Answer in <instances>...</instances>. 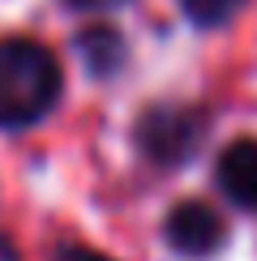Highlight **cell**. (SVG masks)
Listing matches in <instances>:
<instances>
[{
    "label": "cell",
    "instance_id": "6da1fadb",
    "mask_svg": "<svg viewBox=\"0 0 257 261\" xmlns=\"http://www.w3.org/2000/svg\"><path fill=\"white\" fill-rule=\"evenodd\" d=\"M60 60L35 39H0V128H30L60 103Z\"/></svg>",
    "mask_w": 257,
    "mask_h": 261
},
{
    "label": "cell",
    "instance_id": "7a4b0ae2",
    "mask_svg": "<svg viewBox=\"0 0 257 261\" xmlns=\"http://www.w3.org/2000/svg\"><path fill=\"white\" fill-rule=\"evenodd\" d=\"M206 133H210V116L189 103H155L142 112V120L133 128L137 150L150 163H163V167H176L189 154H197Z\"/></svg>",
    "mask_w": 257,
    "mask_h": 261
},
{
    "label": "cell",
    "instance_id": "3957f363",
    "mask_svg": "<svg viewBox=\"0 0 257 261\" xmlns=\"http://www.w3.org/2000/svg\"><path fill=\"white\" fill-rule=\"evenodd\" d=\"M163 240L171 244V253L176 257H214L227 240V223H223V214L214 210L206 201H176L163 223Z\"/></svg>",
    "mask_w": 257,
    "mask_h": 261
},
{
    "label": "cell",
    "instance_id": "277c9868",
    "mask_svg": "<svg viewBox=\"0 0 257 261\" xmlns=\"http://www.w3.org/2000/svg\"><path fill=\"white\" fill-rule=\"evenodd\" d=\"M214 180L236 210L257 214V137H236L214 163Z\"/></svg>",
    "mask_w": 257,
    "mask_h": 261
},
{
    "label": "cell",
    "instance_id": "5b68a950",
    "mask_svg": "<svg viewBox=\"0 0 257 261\" xmlns=\"http://www.w3.org/2000/svg\"><path fill=\"white\" fill-rule=\"evenodd\" d=\"M78 51H82V64L94 73V77H112V73L124 64V39L116 35L112 26L82 30L78 35Z\"/></svg>",
    "mask_w": 257,
    "mask_h": 261
},
{
    "label": "cell",
    "instance_id": "8992f818",
    "mask_svg": "<svg viewBox=\"0 0 257 261\" xmlns=\"http://www.w3.org/2000/svg\"><path fill=\"white\" fill-rule=\"evenodd\" d=\"M249 5V0H180V9H185V17L193 26L201 30H214V26H227V21L240 13V9Z\"/></svg>",
    "mask_w": 257,
    "mask_h": 261
},
{
    "label": "cell",
    "instance_id": "52a82bcc",
    "mask_svg": "<svg viewBox=\"0 0 257 261\" xmlns=\"http://www.w3.org/2000/svg\"><path fill=\"white\" fill-rule=\"evenodd\" d=\"M52 261H112V257L99 253V248H86V244H64V248H56Z\"/></svg>",
    "mask_w": 257,
    "mask_h": 261
},
{
    "label": "cell",
    "instance_id": "ba28073f",
    "mask_svg": "<svg viewBox=\"0 0 257 261\" xmlns=\"http://www.w3.org/2000/svg\"><path fill=\"white\" fill-rule=\"evenodd\" d=\"M69 9H116V5H124V0H64Z\"/></svg>",
    "mask_w": 257,
    "mask_h": 261
}]
</instances>
